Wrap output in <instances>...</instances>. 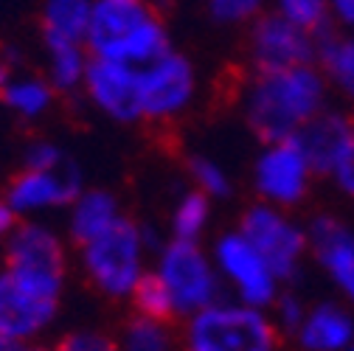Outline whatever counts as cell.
<instances>
[{"instance_id":"obj_19","label":"cell","mask_w":354,"mask_h":351,"mask_svg":"<svg viewBox=\"0 0 354 351\" xmlns=\"http://www.w3.org/2000/svg\"><path fill=\"white\" fill-rule=\"evenodd\" d=\"M48 51V76L57 91H76L84 84V73L91 65V57L76 39H62V37H42Z\"/></svg>"},{"instance_id":"obj_15","label":"cell","mask_w":354,"mask_h":351,"mask_svg":"<svg viewBox=\"0 0 354 351\" xmlns=\"http://www.w3.org/2000/svg\"><path fill=\"white\" fill-rule=\"evenodd\" d=\"M306 242L335 287L354 303V234L337 216L321 214L309 222Z\"/></svg>"},{"instance_id":"obj_30","label":"cell","mask_w":354,"mask_h":351,"mask_svg":"<svg viewBox=\"0 0 354 351\" xmlns=\"http://www.w3.org/2000/svg\"><path fill=\"white\" fill-rule=\"evenodd\" d=\"M65 160H68V155L57 144H48V141H37L26 149V169L51 171V169H59Z\"/></svg>"},{"instance_id":"obj_24","label":"cell","mask_w":354,"mask_h":351,"mask_svg":"<svg viewBox=\"0 0 354 351\" xmlns=\"http://www.w3.org/2000/svg\"><path fill=\"white\" fill-rule=\"evenodd\" d=\"M132 306L138 310V315L144 318H152V321H163L169 323L177 312H174V301L163 284V278L152 270V273H144L141 281L136 284V290H132Z\"/></svg>"},{"instance_id":"obj_9","label":"cell","mask_w":354,"mask_h":351,"mask_svg":"<svg viewBox=\"0 0 354 351\" xmlns=\"http://www.w3.org/2000/svg\"><path fill=\"white\" fill-rule=\"evenodd\" d=\"M250 54L259 73L301 68V65H309L318 54V39L315 34L292 26L281 15H268L253 26Z\"/></svg>"},{"instance_id":"obj_22","label":"cell","mask_w":354,"mask_h":351,"mask_svg":"<svg viewBox=\"0 0 354 351\" xmlns=\"http://www.w3.org/2000/svg\"><path fill=\"white\" fill-rule=\"evenodd\" d=\"M318 37V57L343 93L354 96V39H337L326 28Z\"/></svg>"},{"instance_id":"obj_18","label":"cell","mask_w":354,"mask_h":351,"mask_svg":"<svg viewBox=\"0 0 354 351\" xmlns=\"http://www.w3.org/2000/svg\"><path fill=\"white\" fill-rule=\"evenodd\" d=\"M118 216H121V211H118V202L110 191H102V189L82 191L71 202V219H68L71 239L82 247L91 239L102 236Z\"/></svg>"},{"instance_id":"obj_6","label":"cell","mask_w":354,"mask_h":351,"mask_svg":"<svg viewBox=\"0 0 354 351\" xmlns=\"http://www.w3.org/2000/svg\"><path fill=\"white\" fill-rule=\"evenodd\" d=\"M155 273L163 278L177 315H194L214 301H219V273L216 265L200 250L197 242L171 239L158 253Z\"/></svg>"},{"instance_id":"obj_4","label":"cell","mask_w":354,"mask_h":351,"mask_svg":"<svg viewBox=\"0 0 354 351\" xmlns=\"http://www.w3.org/2000/svg\"><path fill=\"white\" fill-rule=\"evenodd\" d=\"M147 231L132 219L118 216L96 239L82 245V265L91 281L107 298H129L144 270Z\"/></svg>"},{"instance_id":"obj_34","label":"cell","mask_w":354,"mask_h":351,"mask_svg":"<svg viewBox=\"0 0 354 351\" xmlns=\"http://www.w3.org/2000/svg\"><path fill=\"white\" fill-rule=\"evenodd\" d=\"M329 3L346 26H354V0H329Z\"/></svg>"},{"instance_id":"obj_17","label":"cell","mask_w":354,"mask_h":351,"mask_svg":"<svg viewBox=\"0 0 354 351\" xmlns=\"http://www.w3.org/2000/svg\"><path fill=\"white\" fill-rule=\"evenodd\" d=\"M292 337L301 351H346L354 343V318L340 303L324 301L309 306Z\"/></svg>"},{"instance_id":"obj_20","label":"cell","mask_w":354,"mask_h":351,"mask_svg":"<svg viewBox=\"0 0 354 351\" xmlns=\"http://www.w3.org/2000/svg\"><path fill=\"white\" fill-rule=\"evenodd\" d=\"M91 15L93 0H46V6H42V37L84 42Z\"/></svg>"},{"instance_id":"obj_37","label":"cell","mask_w":354,"mask_h":351,"mask_svg":"<svg viewBox=\"0 0 354 351\" xmlns=\"http://www.w3.org/2000/svg\"><path fill=\"white\" fill-rule=\"evenodd\" d=\"M3 84H6V70H3V65H0V93H3Z\"/></svg>"},{"instance_id":"obj_29","label":"cell","mask_w":354,"mask_h":351,"mask_svg":"<svg viewBox=\"0 0 354 351\" xmlns=\"http://www.w3.org/2000/svg\"><path fill=\"white\" fill-rule=\"evenodd\" d=\"M273 306H276V323L281 329H287L290 334H295V329L301 326V321H304V315L309 310V306H304V301L298 295H292V292H279Z\"/></svg>"},{"instance_id":"obj_11","label":"cell","mask_w":354,"mask_h":351,"mask_svg":"<svg viewBox=\"0 0 354 351\" xmlns=\"http://www.w3.org/2000/svg\"><path fill=\"white\" fill-rule=\"evenodd\" d=\"M144 118H169L194 96V68L186 57L166 51L160 59L138 68Z\"/></svg>"},{"instance_id":"obj_36","label":"cell","mask_w":354,"mask_h":351,"mask_svg":"<svg viewBox=\"0 0 354 351\" xmlns=\"http://www.w3.org/2000/svg\"><path fill=\"white\" fill-rule=\"evenodd\" d=\"M20 351H59V348H42V345H23Z\"/></svg>"},{"instance_id":"obj_12","label":"cell","mask_w":354,"mask_h":351,"mask_svg":"<svg viewBox=\"0 0 354 351\" xmlns=\"http://www.w3.org/2000/svg\"><path fill=\"white\" fill-rule=\"evenodd\" d=\"M59 310V301L37 295L15 276L0 270V337L15 345H28L46 332Z\"/></svg>"},{"instance_id":"obj_32","label":"cell","mask_w":354,"mask_h":351,"mask_svg":"<svg viewBox=\"0 0 354 351\" xmlns=\"http://www.w3.org/2000/svg\"><path fill=\"white\" fill-rule=\"evenodd\" d=\"M332 174H335V183L340 186V191H346L348 197H354V135L348 138V144H346L343 155L337 158Z\"/></svg>"},{"instance_id":"obj_28","label":"cell","mask_w":354,"mask_h":351,"mask_svg":"<svg viewBox=\"0 0 354 351\" xmlns=\"http://www.w3.org/2000/svg\"><path fill=\"white\" fill-rule=\"evenodd\" d=\"M259 6H261V0H208L211 17L216 23H239V20H248L250 15H256Z\"/></svg>"},{"instance_id":"obj_10","label":"cell","mask_w":354,"mask_h":351,"mask_svg":"<svg viewBox=\"0 0 354 351\" xmlns=\"http://www.w3.org/2000/svg\"><path fill=\"white\" fill-rule=\"evenodd\" d=\"M84 91L91 96V102L113 121L129 124L144 118L138 68L93 57L84 73Z\"/></svg>"},{"instance_id":"obj_3","label":"cell","mask_w":354,"mask_h":351,"mask_svg":"<svg viewBox=\"0 0 354 351\" xmlns=\"http://www.w3.org/2000/svg\"><path fill=\"white\" fill-rule=\"evenodd\" d=\"M279 329L250 303L214 301L186 323V351H276Z\"/></svg>"},{"instance_id":"obj_1","label":"cell","mask_w":354,"mask_h":351,"mask_svg":"<svg viewBox=\"0 0 354 351\" xmlns=\"http://www.w3.org/2000/svg\"><path fill=\"white\" fill-rule=\"evenodd\" d=\"M324 82L309 68H287L259 73L248 96V126L264 144H279L292 138L298 129L321 113Z\"/></svg>"},{"instance_id":"obj_16","label":"cell","mask_w":354,"mask_h":351,"mask_svg":"<svg viewBox=\"0 0 354 351\" xmlns=\"http://www.w3.org/2000/svg\"><path fill=\"white\" fill-rule=\"evenodd\" d=\"M354 135V121L343 113H315L298 133L290 138L304 155L309 171L332 174L337 158L343 155L348 138Z\"/></svg>"},{"instance_id":"obj_26","label":"cell","mask_w":354,"mask_h":351,"mask_svg":"<svg viewBox=\"0 0 354 351\" xmlns=\"http://www.w3.org/2000/svg\"><path fill=\"white\" fill-rule=\"evenodd\" d=\"M326 12L329 0H279V15L309 34H321L326 28Z\"/></svg>"},{"instance_id":"obj_21","label":"cell","mask_w":354,"mask_h":351,"mask_svg":"<svg viewBox=\"0 0 354 351\" xmlns=\"http://www.w3.org/2000/svg\"><path fill=\"white\" fill-rule=\"evenodd\" d=\"M54 91L57 87L46 79L37 76H23V79H6L3 84V102L12 113H17L20 118H39L54 102Z\"/></svg>"},{"instance_id":"obj_33","label":"cell","mask_w":354,"mask_h":351,"mask_svg":"<svg viewBox=\"0 0 354 351\" xmlns=\"http://www.w3.org/2000/svg\"><path fill=\"white\" fill-rule=\"evenodd\" d=\"M20 225V214L9 205L6 197H0V239H9V234Z\"/></svg>"},{"instance_id":"obj_13","label":"cell","mask_w":354,"mask_h":351,"mask_svg":"<svg viewBox=\"0 0 354 351\" xmlns=\"http://www.w3.org/2000/svg\"><path fill=\"white\" fill-rule=\"evenodd\" d=\"M82 191H84L82 189V171L68 158L59 169H51V171L23 169L9 183L3 197L9 200V205L20 216H28V214H39V211H48V208L71 205Z\"/></svg>"},{"instance_id":"obj_23","label":"cell","mask_w":354,"mask_h":351,"mask_svg":"<svg viewBox=\"0 0 354 351\" xmlns=\"http://www.w3.org/2000/svg\"><path fill=\"white\" fill-rule=\"evenodd\" d=\"M208 214H211V202H208L205 191L194 189V191L183 194L171 214V239L197 242L208 225Z\"/></svg>"},{"instance_id":"obj_38","label":"cell","mask_w":354,"mask_h":351,"mask_svg":"<svg viewBox=\"0 0 354 351\" xmlns=\"http://www.w3.org/2000/svg\"><path fill=\"white\" fill-rule=\"evenodd\" d=\"M346 351H354V343H351V345H348V348H346Z\"/></svg>"},{"instance_id":"obj_2","label":"cell","mask_w":354,"mask_h":351,"mask_svg":"<svg viewBox=\"0 0 354 351\" xmlns=\"http://www.w3.org/2000/svg\"><path fill=\"white\" fill-rule=\"evenodd\" d=\"M84 46L99 59L144 68L169 51V39L144 0H93Z\"/></svg>"},{"instance_id":"obj_8","label":"cell","mask_w":354,"mask_h":351,"mask_svg":"<svg viewBox=\"0 0 354 351\" xmlns=\"http://www.w3.org/2000/svg\"><path fill=\"white\" fill-rule=\"evenodd\" d=\"M214 265L216 273L223 276L239 295L242 303L268 310L279 298V278L264 261V256L236 231L219 236L214 245Z\"/></svg>"},{"instance_id":"obj_35","label":"cell","mask_w":354,"mask_h":351,"mask_svg":"<svg viewBox=\"0 0 354 351\" xmlns=\"http://www.w3.org/2000/svg\"><path fill=\"white\" fill-rule=\"evenodd\" d=\"M23 345H15V343H9L6 337H0V351H20Z\"/></svg>"},{"instance_id":"obj_7","label":"cell","mask_w":354,"mask_h":351,"mask_svg":"<svg viewBox=\"0 0 354 351\" xmlns=\"http://www.w3.org/2000/svg\"><path fill=\"white\" fill-rule=\"evenodd\" d=\"M239 234L264 256L279 281L295 278L309 242L306 231H301L292 219L273 205H250L239 222Z\"/></svg>"},{"instance_id":"obj_25","label":"cell","mask_w":354,"mask_h":351,"mask_svg":"<svg viewBox=\"0 0 354 351\" xmlns=\"http://www.w3.org/2000/svg\"><path fill=\"white\" fill-rule=\"evenodd\" d=\"M121 351H171V332L169 323L152 318H132L121 332Z\"/></svg>"},{"instance_id":"obj_31","label":"cell","mask_w":354,"mask_h":351,"mask_svg":"<svg viewBox=\"0 0 354 351\" xmlns=\"http://www.w3.org/2000/svg\"><path fill=\"white\" fill-rule=\"evenodd\" d=\"M59 351H121V348L99 332H73L62 340Z\"/></svg>"},{"instance_id":"obj_14","label":"cell","mask_w":354,"mask_h":351,"mask_svg":"<svg viewBox=\"0 0 354 351\" xmlns=\"http://www.w3.org/2000/svg\"><path fill=\"white\" fill-rule=\"evenodd\" d=\"M309 186V166L298 146L287 138L268 144L256 163V189L264 200L279 205H295Z\"/></svg>"},{"instance_id":"obj_5","label":"cell","mask_w":354,"mask_h":351,"mask_svg":"<svg viewBox=\"0 0 354 351\" xmlns=\"http://www.w3.org/2000/svg\"><path fill=\"white\" fill-rule=\"evenodd\" d=\"M3 270L37 295L59 301L68 273L62 239L48 225L20 222L6 239Z\"/></svg>"},{"instance_id":"obj_27","label":"cell","mask_w":354,"mask_h":351,"mask_svg":"<svg viewBox=\"0 0 354 351\" xmlns=\"http://www.w3.org/2000/svg\"><path fill=\"white\" fill-rule=\"evenodd\" d=\"M189 174H192V180L200 191H205L208 197H228L231 194V180H228V174L219 169L214 160L203 158V155H192L189 158Z\"/></svg>"}]
</instances>
